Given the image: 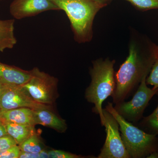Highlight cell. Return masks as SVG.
<instances>
[{
  "instance_id": "cell-5",
  "label": "cell",
  "mask_w": 158,
  "mask_h": 158,
  "mask_svg": "<svg viewBox=\"0 0 158 158\" xmlns=\"http://www.w3.org/2000/svg\"><path fill=\"white\" fill-rule=\"evenodd\" d=\"M31 71V79L23 87L35 101L52 104L57 97L58 80L36 67Z\"/></svg>"
},
{
  "instance_id": "cell-21",
  "label": "cell",
  "mask_w": 158,
  "mask_h": 158,
  "mask_svg": "<svg viewBox=\"0 0 158 158\" xmlns=\"http://www.w3.org/2000/svg\"><path fill=\"white\" fill-rule=\"evenodd\" d=\"M16 145H18L17 142L9 134H6L0 138V151Z\"/></svg>"
},
{
  "instance_id": "cell-2",
  "label": "cell",
  "mask_w": 158,
  "mask_h": 158,
  "mask_svg": "<svg viewBox=\"0 0 158 158\" xmlns=\"http://www.w3.org/2000/svg\"><path fill=\"white\" fill-rule=\"evenodd\" d=\"M115 62L110 58H100L94 61L90 72L91 82L85 91V98L94 105L93 111L99 115L102 126L105 123L102 105L109 97L113 95L116 88Z\"/></svg>"
},
{
  "instance_id": "cell-22",
  "label": "cell",
  "mask_w": 158,
  "mask_h": 158,
  "mask_svg": "<svg viewBox=\"0 0 158 158\" xmlns=\"http://www.w3.org/2000/svg\"><path fill=\"white\" fill-rule=\"evenodd\" d=\"M19 158H40L39 154L34 153L21 151Z\"/></svg>"
},
{
  "instance_id": "cell-26",
  "label": "cell",
  "mask_w": 158,
  "mask_h": 158,
  "mask_svg": "<svg viewBox=\"0 0 158 158\" xmlns=\"http://www.w3.org/2000/svg\"><path fill=\"white\" fill-rule=\"evenodd\" d=\"M148 158H158V151H154L153 152L151 153L148 156Z\"/></svg>"
},
{
  "instance_id": "cell-9",
  "label": "cell",
  "mask_w": 158,
  "mask_h": 158,
  "mask_svg": "<svg viewBox=\"0 0 158 158\" xmlns=\"http://www.w3.org/2000/svg\"><path fill=\"white\" fill-rule=\"evenodd\" d=\"M9 10L15 19H21L44 11L60 9L52 0H13Z\"/></svg>"
},
{
  "instance_id": "cell-11",
  "label": "cell",
  "mask_w": 158,
  "mask_h": 158,
  "mask_svg": "<svg viewBox=\"0 0 158 158\" xmlns=\"http://www.w3.org/2000/svg\"><path fill=\"white\" fill-rule=\"evenodd\" d=\"M0 119L2 121L18 124L37 125L34 110L29 108H19L3 111Z\"/></svg>"
},
{
  "instance_id": "cell-18",
  "label": "cell",
  "mask_w": 158,
  "mask_h": 158,
  "mask_svg": "<svg viewBox=\"0 0 158 158\" xmlns=\"http://www.w3.org/2000/svg\"><path fill=\"white\" fill-rule=\"evenodd\" d=\"M142 11L158 9V0H125Z\"/></svg>"
},
{
  "instance_id": "cell-8",
  "label": "cell",
  "mask_w": 158,
  "mask_h": 158,
  "mask_svg": "<svg viewBox=\"0 0 158 158\" xmlns=\"http://www.w3.org/2000/svg\"><path fill=\"white\" fill-rule=\"evenodd\" d=\"M50 105L40 103L30 96L23 86H0V109L2 112L19 108L50 109Z\"/></svg>"
},
{
  "instance_id": "cell-25",
  "label": "cell",
  "mask_w": 158,
  "mask_h": 158,
  "mask_svg": "<svg viewBox=\"0 0 158 158\" xmlns=\"http://www.w3.org/2000/svg\"><path fill=\"white\" fill-rule=\"evenodd\" d=\"M40 158H49L48 152L43 149L39 153Z\"/></svg>"
},
{
  "instance_id": "cell-3",
  "label": "cell",
  "mask_w": 158,
  "mask_h": 158,
  "mask_svg": "<svg viewBox=\"0 0 158 158\" xmlns=\"http://www.w3.org/2000/svg\"><path fill=\"white\" fill-rule=\"evenodd\" d=\"M68 16L75 40L89 42L93 36L94 20L102 6L93 0H52Z\"/></svg>"
},
{
  "instance_id": "cell-24",
  "label": "cell",
  "mask_w": 158,
  "mask_h": 158,
  "mask_svg": "<svg viewBox=\"0 0 158 158\" xmlns=\"http://www.w3.org/2000/svg\"><path fill=\"white\" fill-rule=\"evenodd\" d=\"M93 1L104 7L109 4L111 0H93Z\"/></svg>"
},
{
  "instance_id": "cell-23",
  "label": "cell",
  "mask_w": 158,
  "mask_h": 158,
  "mask_svg": "<svg viewBox=\"0 0 158 158\" xmlns=\"http://www.w3.org/2000/svg\"><path fill=\"white\" fill-rule=\"evenodd\" d=\"M6 134H8V133H7L6 126L4 123L0 119V138Z\"/></svg>"
},
{
  "instance_id": "cell-16",
  "label": "cell",
  "mask_w": 158,
  "mask_h": 158,
  "mask_svg": "<svg viewBox=\"0 0 158 158\" xmlns=\"http://www.w3.org/2000/svg\"><path fill=\"white\" fill-rule=\"evenodd\" d=\"M154 62L150 71L148 77L146 78V84L152 85L154 88H158V46L154 45L152 47Z\"/></svg>"
},
{
  "instance_id": "cell-12",
  "label": "cell",
  "mask_w": 158,
  "mask_h": 158,
  "mask_svg": "<svg viewBox=\"0 0 158 158\" xmlns=\"http://www.w3.org/2000/svg\"><path fill=\"white\" fill-rule=\"evenodd\" d=\"M34 111L37 124L51 128L59 132H64L67 129L65 120L59 118L50 109L40 108Z\"/></svg>"
},
{
  "instance_id": "cell-19",
  "label": "cell",
  "mask_w": 158,
  "mask_h": 158,
  "mask_svg": "<svg viewBox=\"0 0 158 158\" xmlns=\"http://www.w3.org/2000/svg\"><path fill=\"white\" fill-rule=\"evenodd\" d=\"M50 158H84L81 156L77 155L72 153L61 150H52L48 152Z\"/></svg>"
},
{
  "instance_id": "cell-10",
  "label": "cell",
  "mask_w": 158,
  "mask_h": 158,
  "mask_svg": "<svg viewBox=\"0 0 158 158\" xmlns=\"http://www.w3.org/2000/svg\"><path fill=\"white\" fill-rule=\"evenodd\" d=\"M31 71L0 62V86H23L31 77Z\"/></svg>"
},
{
  "instance_id": "cell-7",
  "label": "cell",
  "mask_w": 158,
  "mask_h": 158,
  "mask_svg": "<svg viewBox=\"0 0 158 158\" xmlns=\"http://www.w3.org/2000/svg\"><path fill=\"white\" fill-rule=\"evenodd\" d=\"M104 126L106 134V141L98 158H131L119 134V124L113 115L103 109Z\"/></svg>"
},
{
  "instance_id": "cell-27",
  "label": "cell",
  "mask_w": 158,
  "mask_h": 158,
  "mask_svg": "<svg viewBox=\"0 0 158 158\" xmlns=\"http://www.w3.org/2000/svg\"><path fill=\"white\" fill-rule=\"evenodd\" d=\"M2 111L1 110V109H0V118H1V114H2Z\"/></svg>"
},
{
  "instance_id": "cell-14",
  "label": "cell",
  "mask_w": 158,
  "mask_h": 158,
  "mask_svg": "<svg viewBox=\"0 0 158 158\" xmlns=\"http://www.w3.org/2000/svg\"><path fill=\"white\" fill-rule=\"evenodd\" d=\"M2 122L6 126L7 133L14 138L18 145L21 144L26 139L36 133L35 126Z\"/></svg>"
},
{
  "instance_id": "cell-13",
  "label": "cell",
  "mask_w": 158,
  "mask_h": 158,
  "mask_svg": "<svg viewBox=\"0 0 158 158\" xmlns=\"http://www.w3.org/2000/svg\"><path fill=\"white\" fill-rule=\"evenodd\" d=\"M15 19L0 20V52L12 49L17 43L14 34Z\"/></svg>"
},
{
  "instance_id": "cell-20",
  "label": "cell",
  "mask_w": 158,
  "mask_h": 158,
  "mask_svg": "<svg viewBox=\"0 0 158 158\" xmlns=\"http://www.w3.org/2000/svg\"><path fill=\"white\" fill-rule=\"evenodd\" d=\"M21 150L19 146L13 147L0 151V158H19Z\"/></svg>"
},
{
  "instance_id": "cell-17",
  "label": "cell",
  "mask_w": 158,
  "mask_h": 158,
  "mask_svg": "<svg viewBox=\"0 0 158 158\" xmlns=\"http://www.w3.org/2000/svg\"><path fill=\"white\" fill-rule=\"evenodd\" d=\"M141 124L148 128L151 134L158 135V106L152 114L144 118Z\"/></svg>"
},
{
  "instance_id": "cell-4",
  "label": "cell",
  "mask_w": 158,
  "mask_h": 158,
  "mask_svg": "<svg viewBox=\"0 0 158 158\" xmlns=\"http://www.w3.org/2000/svg\"><path fill=\"white\" fill-rule=\"evenodd\" d=\"M105 109L118 122L122 140L130 158L147 157L151 153L158 151L156 135L145 132L126 120L116 112L112 103L108 102Z\"/></svg>"
},
{
  "instance_id": "cell-15",
  "label": "cell",
  "mask_w": 158,
  "mask_h": 158,
  "mask_svg": "<svg viewBox=\"0 0 158 158\" xmlns=\"http://www.w3.org/2000/svg\"><path fill=\"white\" fill-rule=\"evenodd\" d=\"M18 145L21 151L26 152L38 153L43 149L42 142L36 133Z\"/></svg>"
},
{
  "instance_id": "cell-1",
  "label": "cell",
  "mask_w": 158,
  "mask_h": 158,
  "mask_svg": "<svg viewBox=\"0 0 158 158\" xmlns=\"http://www.w3.org/2000/svg\"><path fill=\"white\" fill-rule=\"evenodd\" d=\"M129 48L128 56L115 74L116 88L111 96L115 104L124 101L129 96L143 77L148 76L153 64L152 47L151 53L145 56L134 37Z\"/></svg>"
},
{
  "instance_id": "cell-6",
  "label": "cell",
  "mask_w": 158,
  "mask_h": 158,
  "mask_svg": "<svg viewBox=\"0 0 158 158\" xmlns=\"http://www.w3.org/2000/svg\"><path fill=\"white\" fill-rule=\"evenodd\" d=\"M147 76L143 77L132 98L116 104L114 109L126 120L137 122L142 118L143 113L150 100L158 93V88H148L146 84Z\"/></svg>"
}]
</instances>
